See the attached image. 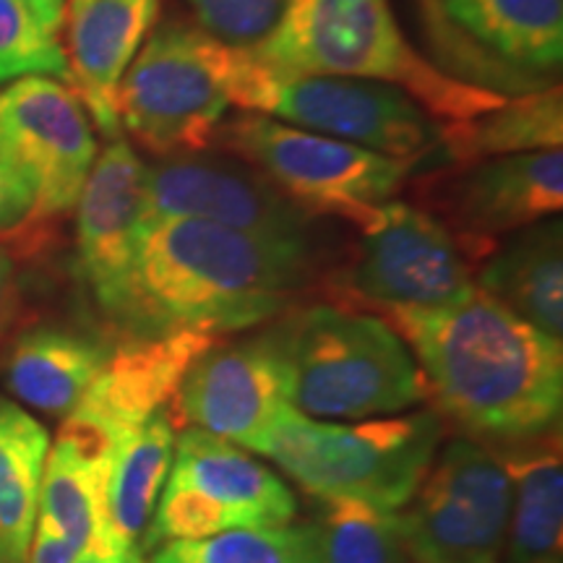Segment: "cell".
Instances as JSON below:
<instances>
[{"label":"cell","instance_id":"obj_33","mask_svg":"<svg viewBox=\"0 0 563 563\" xmlns=\"http://www.w3.org/2000/svg\"><path fill=\"white\" fill-rule=\"evenodd\" d=\"M34 13V19L40 21V26L53 37H58L63 21H66V5L68 0H24Z\"/></svg>","mask_w":563,"mask_h":563},{"label":"cell","instance_id":"obj_30","mask_svg":"<svg viewBox=\"0 0 563 563\" xmlns=\"http://www.w3.org/2000/svg\"><path fill=\"white\" fill-rule=\"evenodd\" d=\"M196 26L228 47H256L277 30L287 0H183Z\"/></svg>","mask_w":563,"mask_h":563},{"label":"cell","instance_id":"obj_11","mask_svg":"<svg viewBox=\"0 0 563 563\" xmlns=\"http://www.w3.org/2000/svg\"><path fill=\"white\" fill-rule=\"evenodd\" d=\"M355 224L361 241L336 282L355 306L384 313L435 311L477 290L467 253L431 211L384 201Z\"/></svg>","mask_w":563,"mask_h":563},{"label":"cell","instance_id":"obj_7","mask_svg":"<svg viewBox=\"0 0 563 563\" xmlns=\"http://www.w3.org/2000/svg\"><path fill=\"white\" fill-rule=\"evenodd\" d=\"M232 47L188 21L150 32L118 89V121L159 157L214 144L232 97Z\"/></svg>","mask_w":563,"mask_h":563},{"label":"cell","instance_id":"obj_27","mask_svg":"<svg viewBox=\"0 0 563 563\" xmlns=\"http://www.w3.org/2000/svg\"><path fill=\"white\" fill-rule=\"evenodd\" d=\"M302 527L313 563H412L397 511L355 498H316L311 522Z\"/></svg>","mask_w":563,"mask_h":563},{"label":"cell","instance_id":"obj_31","mask_svg":"<svg viewBox=\"0 0 563 563\" xmlns=\"http://www.w3.org/2000/svg\"><path fill=\"white\" fill-rule=\"evenodd\" d=\"M34 199L26 180L13 167V162L0 150V235L21 228L32 220Z\"/></svg>","mask_w":563,"mask_h":563},{"label":"cell","instance_id":"obj_1","mask_svg":"<svg viewBox=\"0 0 563 563\" xmlns=\"http://www.w3.org/2000/svg\"><path fill=\"white\" fill-rule=\"evenodd\" d=\"M313 274V241L201 220L141 224L121 329L131 340L245 332L282 319Z\"/></svg>","mask_w":563,"mask_h":563},{"label":"cell","instance_id":"obj_22","mask_svg":"<svg viewBox=\"0 0 563 563\" xmlns=\"http://www.w3.org/2000/svg\"><path fill=\"white\" fill-rule=\"evenodd\" d=\"M511 481V511L501 563H563L561 431L493 443Z\"/></svg>","mask_w":563,"mask_h":563},{"label":"cell","instance_id":"obj_8","mask_svg":"<svg viewBox=\"0 0 563 563\" xmlns=\"http://www.w3.org/2000/svg\"><path fill=\"white\" fill-rule=\"evenodd\" d=\"M214 141L222 152L262 170L311 214H336L350 222L391 201L412 173V162L249 110L222 123Z\"/></svg>","mask_w":563,"mask_h":563},{"label":"cell","instance_id":"obj_18","mask_svg":"<svg viewBox=\"0 0 563 563\" xmlns=\"http://www.w3.org/2000/svg\"><path fill=\"white\" fill-rule=\"evenodd\" d=\"M214 342L217 336L199 332L123 342L110 350L100 376L66 422L115 449L141 422L170 407L188 365Z\"/></svg>","mask_w":563,"mask_h":563},{"label":"cell","instance_id":"obj_12","mask_svg":"<svg viewBox=\"0 0 563 563\" xmlns=\"http://www.w3.org/2000/svg\"><path fill=\"white\" fill-rule=\"evenodd\" d=\"M402 509L412 563H501L511 481L488 443L470 435L443 443Z\"/></svg>","mask_w":563,"mask_h":563},{"label":"cell","instance_id":"obj_4","mask_svg":"<svg viewBox=\"0 0 563 563\" xmlns=\"http://www.w3.org/2000/svg\"><path fill=\"white\" fill-rule=\"evenodd\" d=\"M446 435L435 410L399 418L329 422L282 407L262 435L249 443L313 498H355L399 511L431 470Z\"/></svg>","mask_w":563,"mask_h":563},{"label":"cell","instance_id":"obj_17","mask_svg":"<svg viewBox=\"0 0 563 563\" xmlns=\"http://www.w3.org/2000/svg\"><path fill=\"white\" fill-rule=\"evenodd\" d=\"M146 173L129 141H110L76 201V258L102 313L121 327L146 207Z\"/></svg>","mask_w":563,"mask_h":563},{"label":"cell","instance_id":"obj_23","mask_svg":"<svg viewBox=\"0 0 563 563\" xmlns=\"http://www.w3.org/2000/svg\"><path fill=\"white\" fill-rule=\"evenodd\" d=\"M475 287L545 336L563 342L561 220L548 217L511 232L509 241L481 266Z\"/></svg>","mask_w":563,"mask_h":563},{"label":"cell","instance_id":"obj_13","mask_svg":"<svg viewBox=\"0 0 563 563\" xmlns=\"http://www.w3.org/2000/svg\"><path fill=\"white\" fill-rule=\"evenodd\" d=\"M292 397L290 316L262 332L203 350L188 365L173 407L183 426L249 443L266 431Z\"/></svg>","mask_w":563,"mask_h":563},{"label":"cell","instance_id":"obj_20","mask_svg":"<svg viewBox=\"0 0 563 563\" xmlns=\"http://www.w3.org/2000/svg\"><path fill=\"white\" fill-rule=\"evenodd\" d=\"M159 0H91L70 19L68 74L91 123L110 141L121 139L118 89L144 40L157 24Z\"/></svg>","mask_w":563,"mask_h":563},{"label":"cell","instance_id":"obj_35","mask_svg":"<svg viewBox=\"0 0 563 563\" xmlns=\"http://www.w3.org/2000/svg\"><path fill=\"white\" fill-rule=\"evenodd\" d=\"M89 3H91V0H68V5H66V13H68V19H74L76 13L87 9Z\"/></svg>","mask_w":563,"mask_h":563},{"label":"cell","instance_id":"obj_34","mask_svg":"<svg viewBox=\"0 0 563 563\" xmlns=\"http://www.w3.org/2000/svg\"><path fill=\"white\" fill-rule=\"evenodd\" d=\"M74 563H146V555L139 551H123V553L89 551L84 553L81 559H76Z\"/></svg>","mask_w":563,"mask_h":563},{"label":"cell","instance_id":"obj_10","mask_svg":"<svg viewBox=\"0 0 563 563\" xmlns=\"http://www.w3.org/2000/svg\"><path fill=\"white\" fill-rule=\"evenodd\" d=\"M295 517L298 496L274 470L222 435L186 428L175 439L146 553L170 540L287 527Z\"/></svg>","mask_w":563,"mask_h":563},{"label":"cell","instance_id":"obj_6","mask_svg":"<svg viewBox=\"0 0 563 563\" xmlns=\"http://www.w3.org/2000/svg\"><path fill=\"white\" fill-rule=\"evenodd\" d=\"M232 104L298 129L418 165L441 150V125L391 84L344 76L282 74L232 47Z\"/></svg>","mask_w":563,"mask_h":563},{"label":"cell","instance_id":"obj_5","mask_svg":"<svg viewBox=\"0 0 563 563\" xmlns=\"http://www.w3.org/2000/svg\"><path fill=\"white\" fill-rule=\"evenodd\" d=\"M290 405L313 420L399 415L428 397L412 350L386 319L340 306L290 316Z\"/></svg>","mask_w":563,"mask_h":563},{"label":"cell","instance_id":"obj_25","mask_svg":"<svg viewBox=\"0 0 563 563\" xmlns=\"http://www.w3.org/2000/svg\"><path fill=\"white\" fill-rule=\"evenodd\" d=\"M563 144L561 87L504 100L498 108L467 121L441 125V150L456 165L509 157V154L551 152Z\"/></svg>","mask_w":563,"mask_h":563},{"label":"cell","instance_id":"obj_16","mask_svg":"<svg viewBox=\"0 0 563 563\" xmlns=\"http://www.w3.org/2000/svg\"><path fill=\"white\" fill-rule=\"evenodd\" d=\"M435 220L446 224L473 262L498 238L559 214L563 207V150L467 162L426 186Z\"/></svg>","mask_w":563,"mask_h":563},{"label":"cell","instance_id":"obj_32","mask_svg":"<svg viewBox=\"0 0 563 563\" xmlns=\"http://www.w3.org/2000/svg\"><path fill=\"white\" fill-rule=\"evenodd\" d=\"M19 279L13 258L0 249V334L11 327L13 316L19 311Z\"/></svg>","mask_w":563,"mask_h":563},{"label":"cell","instance_id":"obj_29","mask_svg":"<svg viewBox=\"0 0 563 563\" xmlns=\"http://www.w3.org/2000/svg\"><path fill=\"white\" fill-rule=\"evenodd\" d=\"M26 76L70 81L66 51L42 30L24 0H0V84Z\"/></svg>","mask_w":563,"mask_h":563},{"label":"cell","instance_id":"obj_14","mask_svg":"<svg viewBox=\"0 0 563 563\" xmlns=\"http://www.w3.org/2000/svg\"><path fill=\"white\" fill-rule=\"evenodd\" d=\"M0 150L30 186L32 220H51L76 209L97 139L74 89L51 76H26L0 89Z\"/></svg>","mask_w":563,"mask_h":563},{"label":"cell","instance_id":"obj_3","mask_svg":"<svg viewBox=\"0 0 563 563\" xmlns=\"http://www.w3.org/2000/svg\"><path fill=\"white\" fill-rule=\"evenodd\" d=\"M245 51L282 74L391 84L446 123L467 121L509 100L452 79L415 51L386 0H287L277 30Z\"/></svg>","mask_w":563,"mask_h":563},{"label":"cell","instance_id":"obj_2","mask_svg":"<svg viewBox=\"0 0 563 563\" xmlns=\"http://www.w3.org/2000/svg\"><path fill=\"white\" fill-rule=\"evenodd\" d=\"M412 350L439 410L464 435L538 439L561 426L563 344L475 290L435 311L386 313Z\"/></svg>","mask_w":563,"mask_h":563},{"label":"cell","instance_id":"obj_15","mask_svg":"<svg viewBox=\"0 0 563 563\" xmlns=\"http://www.w3.org/2000/svg\"><path fill=\"white\" fill-rule=\"evenodd\" d=\"M201 220L266 238L313 241L319 217L235 154L162 157L146 173L144 222Z\"/></svg>","mask_w":563,"mask_h":563},{"label":"cell","instance_id":"obj_26","mask_svg":"<svg viewBox=\"0 0 563 563\" xmlns=\"http://www.w3.org/2000/svg\"><path fill=\"white\" fill-rule=\"evenodd\" d=\"M51 433L0 394V563H26Z\"/></svg>","mask_w":563,"mask_h":563},{"label":"cell","instance_id":"obj_28","mask_svg":"<svg viewBox=\"0 0 563 563\" xmlns=\"http://www.w3.org/2000/svg\"><path fill=\"white\" fill-rule=\"evenodd\" d=\"M146 563H313L306 527L228 530L199 540H170Z\"/></svg>","mask_w":563,"mask_h":563},{"label":"cell","instance_id":"obj_9","mask_svg":"<svg viewBox=\"0 0 563 563\" xmlns=\"http://www.w3.org/2000/svg\"><path fill=\"white\" fill-rule=\"evenodd\" d=\"M420 5L433 51L443 68H452V79L501 97L553 87L563 60V0H420Z\"/></svg>","mask_w":563,"mask_h":563},{"label":"cell","instance_id":"obj_19","mask_svg":"<svg viewBox=\"0 0 563 563\" xmlns=\"http://www.w3.org/2000/svg\"><path fill=\"white\" fill-rule=\"evenodd\" d=\"M112 446L63 422L47 454L26 563H74L97 551Z\"/></svg>","mask_w":563,"mask_h":563},{"label":"cell","instance_id":"obj_21","mask_svg":"<svg viewBox=\"0 0 563 563\" xmlns=\"http://www.w3.org/2000/svg\"><path fill=\"white\" fill-rule=\"evenodd\" d=\"M173 410L154 412L112 449L102 498L100 553L150 548L154 514L175 454Z\"/></svg>","mask_w":563,"mask_h":563},{"label":"cell","instance_id":"obj_24","mask_svg":"<svg viewBox=\"0 0 563 563\" xmlns=\"http://www.w3.org/2000/svg\"><path fill=\"white\" fill-rule=\"evenodd\" d=\"M108 357L110 350L87 334L37 327L13 342L3 384L19 405L66 420L87 397Z\"/></svg>","mask_w":563,"mask_h":563}]
</instances>
